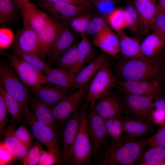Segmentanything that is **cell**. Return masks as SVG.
<instances>
[{
	"mask_svg": "<svg viewBox=\"0 0 165 165\" xmlns=\"http://www.w3.org/2000/svg\"><path fill=\"white\" fill-rule=\"evenodd\" d=\"M151 30L165 35V13L157 10L152 24Z\"/></svg>",
	"mask_w": 165,
	"mask_h": 165,
	"instance_id": "cell-45",
	"label": "cell"
},
{
	"mask_svg": "<svg viewBox=\"0 0 165 165\" xmlns=\"http://www.w3.org/2000/svg\"><path fill=\"white\" fill-rule=\"evenodd\" d=\"M119 42V49L122 59L129 60L144 57L139 41L128 36L122 30L116 32Z\"/></svg>",
	"mask_w": 165,
	"mask_h": 165,
	"instance_id": "cell-24",
	"label": "cell"
},
{
	"mask_svg": "<svg viewBox=\"0 0 165 165\" xmlns=\"http://www.w3.org/2000/svg\"><path fill=\"white\" fill-rule=\"evenodd\" d=\"M35 138L44 145L48 150L54 153L61 161L62 152L58 143V134L50 127L36 120L30 126Z\"/></svg>",
	"mask_w": 165,
	"mask_h": 165,
	"instance_id": "cell-13",
	"label": "cell"
},
{
	"mask_svg": "<svg viewBox=\"0 0 165 165\" xmlns=\"http://www.w3.org/2000/svg\"><path fill=\"white\" fill-rule=\"evenodd\" d=\"M81 111L77 108L70 119L66 122L62 134L63 148L61 162L72 163V147L79 128Z\"/></svg>",
	"mask_w": 165,
	"mask_h": 165,
	"instance_id": "cell-11",
	"label": "cell"
},
{
	"mask_svg": "<svg viewBox=\"0 0 165 165\" xmlns=\"http://www.w3.org/2000/svg\"><path fill=\"white\" fill-rule=\"evenodd\" d=\"M65 88L44 85L31 88V91L41 101L50 106H54L68 95Z\"/></svg>",
	"mask_w": 165,
	"mask_h": 165,
	"instance_id": "cell-20",
	"label": "cell"
},
{
	"mask_svg": "<svg viewBox=\"0 0 165 165\" xmlns=\"http://www.w3.org/2000/svg\"><path fill=\"white\" fill-rule=\"evenodd\" d=\"M98 100L94 107L97 113L104 119L120 116L127 112L123 102L117 96L110 93Z\"/></svg>",
	"mask_w": 165,
	"mask_h": 165,
	"instance_id": "cell-16",
	"label": "cell"
},
{
	"mask_svg": "<svg viewBox=\"0 0 165 165\" xmlns=\"http://www.w3.org/2000/svg\"><path fill=\"white\" fill-rule=\"evenodd\" d=\"M124 132L126 136L136 138L152 132L153 129L149 123L141 119L122 118Z\"/></svg>",
	"mask_w": 165,
	"mask_h": 165,
	"instance_id": "cell-27",
	"label": "cell"
},
{
	"mask_svg": "<svg viewBox=\"0 0 165 165\" xmlns=\"http://www.w3.org/2000/svg\"><path fill=\"white\" fill-rule=\"evenodd\" d=\"M155 98L124 94L123 102L127 111L151 123Z\"/></svg>",
	"mask_w": 165,
	"mask_h": 165,
	"instance_id": "cell-10",
	"label": "cell"
},
{
	"mask_svg": "<svg viewBox=\"0 0 165 165\" xmlns=\"http://www.w3.org/2000/svg\"><path fill=\"white\" fill-rule=\"evenodd\" d=\"M118 82L108 60L102 65L91 80L85 97L86 103L94 106L97 100L109 94Z\"/></svg>",
	"mask_w": 165,
	"mask_h": 165,
	"instance_id": "cell-4",
	"label": "cell"
},
{
	"mask_svg": "<svg viewBox=\"0 0 165 165\" xmlns=\"http://www.w3.org/2000/svg\"><path fill=\"white\" fill-rule=\"evenodd\" d=\"M156 9L165 13V0H158L156 4Z\"/></svg>",
	"mask_w": 165,
	"mask_h": 165,
	"instance_id": "cell-51",
	"label": "cell"
},
{
	"mask_svg": "<svg viewBox=\"0 0 165 165\" xmlns=\"http://www.w3.org/2000/svg\"><path fill=\"white\" fill-rule=\"evenodd\" d=\"M42 144L38 140L28 150L22 162L24 165H35L38 163L40 156L43 151Z\"/></svg>",
	"mask_w": 165,
	"mask_h": 165,
	"instance_id": "cell-37",
	"label": "cell"
},
{
	"mask_svg": "<svg viewBox=\"0 0 165 165\" xmlns=\"http://www.w3.org/2000/svg\"><path fill=\"white\" fill-rule=\"evenodd\" d=\"M78 59V44L73 45L58 58V67L64 68L69 72L75 65Z\"/></svg>",
	"mask_w": 165,
	"mask_h": 165,
	"instance_id": "cell-32",
	"label": "cell"
},
{
	"mask_svg": "<svg viewBox=\"0 0 165 165\" xmlns=\"http://www.w3.org/2000/svg\"><path fill=\"white\" fill-rule=\"evenodd\" d=\"M41 6L63 24L68 25L75 16L86 12L87 8L62 2H41Z\"/></svg>",
	"mask_w": 165,
	"mask_h": 165,
	"instance_id": "cell-14",
	"label": "cell"
},
{
	"mask_svg": "<svg viewBox=\"0 0 165 165\" xmlns=\"http://www.w3.org/2000/svg\"><path fill=\"white\" fill-rule=\"evenodd\" d=\"M16 122L11 123L3 132L2 143L8 150L14 156L23 161L28 149L15 135Z\"/></svg>",
	"mask_w": 165,
	"mask_h": 165,
	"instance_id": "cell-21",
	"label": "cell"
},
{
	"mask_svg": "<svg viewBox=\"0 0 165 165\" xmlns=\"http://www.w3.org/2000/svg\"><path fill=\"white\" fill-rule=\"evenodd\" d=\"M39 42L37 33L24 27L18 33L15 42L16 52L32 53L38 55Z\"/></svg>",
	"mask_w": 165,
	"mask_h": 165,
	"instance_id": "cell-19",
	"label": "cell"
},
{
	"mask_svg": "<svg viewBox=\"0 0 165 165\" xmlns=\"http://www.w3.org/2000/svg\"><path fill=\"white\" fill-rule=\"evenodd\" d=\"M140 159V165H158L165 162V147H152L143 154Z\"/></svg>",
	"mask_w": 165,
	"mask_h": 165,
	"instance_id": "cell-30",
	"label": "cell"
},
{
	"mask_svg": "<svg viewBox=\"0 0 165 165\" xmlns=\"http://www.w3.org/2000/svg\"><path fill=\"white\" fill-rule=\"evenodd\" d=\"M15 158L8 150L3 143L0 145V164L6 165Z\"/></svg>",
	"mask_w": 165,
	"mask_h": 165,
	"instance_id": "cell-49",
	"label": "cell"
},
{
	"mask_svg": "<svg viewBox=\"0 0 165 165\" xmlns=\"http://www.w3.org/2000/svg\"><path fill=\"white\" fill-rule=\"evenodd\" d=\"M16 6L20 10L23 6L27 3L29 2V0H13Z\"/></svg>",
	"mask_w": 165,
	"mask_h": 165,
	"instance_id": "cell-52",
	"label": "cell"
},
{
	"mask_svg": "<svg viewBox=\"0 0 165 165\" xmlns=\"http://www.w3.org/2000/svg\"><path fill=\"white\" fill-rule=\"evenodd\" d=\"M94 2L96 1H117L118 0H94Z\"/></svg>",
	"mask_w": 165,
	"mask_h": 165,
	"instance_id": "cell-53",
	"label": "cell"
},
{
	"mask_svg": "<svg viewBox=\"0 0 165 165\" xmlns=\"http://www.w3.org/2000/svg\"><path fill=\"white\" fill-rule=\"evenodd\" d=\"M20 11L24 27L31 28L37 32L51 18L47 14L29 2L26 3Z\"/></svg>",
	"mask_w": 165,
	"mask_h": 165,
	"instance_id": "cell-17",
	"label": "cell"
},
{
	"mask_svg": "<svg viewBox=\"0 0 165 165\" xmlns=\"http://www.w3.org/2000/svg\"><path fill=\"white\" fill-rule=\"evenodd\" d=\"M9 113L4 99L0 94V134L1 136L4 131L5 125L9 122L7 117Z\"/></svg>",
	"mask_w": 165,
	"mask_h": 165,
	"instance_id": "cell-47",
	"label": "cell"
},
{
	"mask_svg": "<svg viewBox=\"0 0 165 165\" xmlns=\"http://www.w3.org/2000/svg\"><path fill=\"white\" fill-rule=\"evenodd\" d=\"M14 34L10 29L2 28L0 29V47L5 49L9 47L13 43Z\"/></svg>",
	"mask_w": 165,
	"mask_h": 165,
	"instance_id": "cell-44",
	"label": "cell"
},
{
	"mask_svg": "<svg viewBox=\"0 0 165 165\" xmlns=\"http://www.w3.org/2000/svg\"><path fill=\"white\" fill-rule=\"evenodd\" d=\"M85 91V88L79 89L76 92L67 95L56 105L50 106L59 129L77 108Z\"/></svg>",
	"mask_w": 165,
	"mask_h": 165,
	"instance_id": "cell-9",
	"label": "cell"
},
{
	"mask_svg": "<svg viewBox=\"0 0 165 165\" xmlns=\"http://www.w3.org/2000/svg\"><path fill=\"white\" fill-rule=\"evenodd\" d=\"M163 60L160 56L122 59L116 64V71L121 80H160L165 73Z\"/></svg>",
	"mask_w": 165,
	"mask_h": 165,
	"instance_id": "cell-2",
	"label": "cell"
},
{
	"mask_svg": "<svg viewBox=\"0 0 165 165\" xmlns=\"http://www.w3.org/2000/svg\"><path fill=\"white\" fill-rule=\"evenodd\" d=\"M75 41L74 35L68 26L63 24L62 30L49 52L50 61L53 62L73 45Z\"/></svg>",
	"mask_w": 165,
	"mask_h": 165,
	"instance_id": "cell-22",
	"label": "cell"
},
{
	"mask_svg": "<svg viewBox=\"0 0 165 165\" xmlns=\"http://www.w3.org/2000/svg\"><path fill=\"white\" fill-rule=\"evenodd\" d=\"M124 10L126 27L132 33L137 34L139 32L138 18L134 5L127 6Z\"/></svg>",
	"mask_w": 165,
	"mask_h": 165,
	"instance_id": "cell-35",
	"label": "cell"
},
{
	"mask_svg": "<svg viewBox=\"0 0 165 165\" xmlns=\"http://www.w3.org/2000/svg\"><path fill=\"white\" fill-rule=\"evenodd\" d=\"M16 5L13 0H0V23L5 25L12 20Z\"/></svg>",
	"mask_w": 165,
	"mask_h": 165,
	"instance_id": "cell-36",
	"label": "cell"
},
{
	"mask_svg": "<svg viewBox=\"0 0 165 165\" xmlns=\"http://www.w3.org/2000/svg\"><path fill=\"white\" fill-rule=\"evenodd\" d=\"M30 105L36 120L49 127L58 134L59 128L50 106L42 103L35 96L32 97Z\"/></svg>",
	"mask_w": 165,
	"mask_h": 165,
	"instance_id": "cell-25",
	"label": "cell"
},
{
	"mask_svg": "<svg viewBox=\"0 0 165 165\" xmlns=\"http://www.w3.org/2000/svg\"><path fill=\"white\" fill-rule=\"evenodd\" d=\"M63 27V24L56 19L50 18L37 34L39 47L38 55L44 60L48 55L54 43Z\"/></svg>",
	"mask_w": 165,
	"mask_h": 165,
	"instance_id": "cell-12",
	"label": "cell"
},
{
	"mask_svg": "<svg viewBox=\"0 0 165 165\" xmlns=\"http://www.w3.org/2000/svg\"><path fill=\"white\" fill-rule=\"evenodd\" d=\"M163 51V54H164L163 55V56H164V57H163V59H165V47Z\"/></svg>",
	"mask_w": 165,
	"mask_h": 165,
	"instance_id": "cell-54",
	"label": "cell"
},
{
	"mask_svg": "<svg viewBox=\"0 0 165 165\" xmlns=\"http://www.w3.org/2000/svg\"><path fill=\"white\" fill-rule=\"evenodd\" d=\"M164 77L165 78V75H164Z\"/></svg>",
	"mask_w": 165,
	"mask_h": 165,
	"instance_id": "cell-55",
	"label": "cell"
},
{
	"mask_svg": "<svg viewBox=\"0 0 165 165\" xmlns=\"http://www.w3.org/2000/svg\"><path fill=\"white\" fill-rule=\"evenodd\" d=\"M148 145L151 147H165V123L161 126L157 132L147 140Z\"/></svg>",
	"mask_w": 165,
	"mask_h": 165,
	"instance_id": "cell-43",
	"label": "cell"
},
{
	"mask_svg": "<svg viewBox=\"0 0 165 165\" xmlns=\"http://www.w3.org/2000/svg\"><path fill=\"white\" fill-rule=\"evenodd\" d=\"M141 46L144 57H154L159 56L165 47V35L153 31L144 39Z\"/></svg>",
	"mask_w": 165,
	"mask_h": 165,
	"instance_id": "cell-26",
	"label": "cell"
},
{
	"mask_svg": "<svg viewBox=\"0 0 165 165\" xmlns=\"http://www.w3.org/2000/svg\"><path fill=\"white\" fill-rule=\"evenodd\" d=\"M87 120L93 154L97 155L108 135L104 119L97 113L94 106H91L87 116Z\"/></svg>",
	"mask_w": 165,
	"mask_h": 165,
	"instance_id": "cell-7",
	"label": "cell"
},
{
	"mask_svg": "<svg viewBox=\"0 0 165 165\" xmlns=\"http://www.w3.org/2000/svg\"><path fill=\"white\" fill-rule=\"evenodd\" d=\"M46 76L49 83L57 86L68 90L75 87L74 78L69 71L64 68L59 67L51 68Z\"/></svg>",
	"mask_w": 165,
	"mask_h": 165,
	"instance_id": "cell-29",
	"label": "cell"
},
{
	"mask_svg": "<svg viewBox=\"0 0 165 165\" xmlns=\"http://www.w3.org/2000/svg\"><path fill=\"white\" fill-rule=\"evenodd\" d=\"M25 124H22L16 130L15 133L16 137L28 150L33 144L35 137L28 129Z\"/></svg>",
	"mask_w": 165,
	"mask_h": 165,
	"instance_id": "cell-40",
	"label": "cell"
},
{
	"mask_svg": "<svg viewBox=\"0 0 165 165\" xmlns=\"http://www.w3.org/2000/svg\"><path fill=\"white\" fill-rule=\"evenodd\" d=\"M105 55L97 56L82 68L74 78L75 87L78 89L85 88V86L92 77L95 75L102 65L108 61Z\"/></svg>",
	"mask_w": 165,
	"mask_h": 165,
	"instance_id": "cell-23",
	"label": "cell"
},
{
	"mask_svg": "<svg viewBox=\"0 0 165 165\" xmlns=\"http://www.w3.org/2000/svg\"><path fill=\"white\" fill-rule=\"evenodd\" d=\"M133 0L138 16L139 31L143 35H147L151 30L156 13V0Z\"/></svg>",
	"mask_w": 165,
	"mask_h": 165,
	"instance_id": "cell-15",
	"label": "cell"
},
{
	"mask_svg": "<svg viewBox=\"0 0 165 165\" xmlns=\"http://www.w3.org/2000/svg\"><path fill=\"white\" fill-rule=\"evenodd\" d=\"M4 55L9 59L16 73L27 86L34 88L49 84L46 75L22 59L16 53Z\"/></svg>",
	"mask_w": 165,
	"mask_h": 165,
	"instance_id": "cell-6",
	"label": "cell"
},
{
	"mask_svg": "<svg viewBox=\"0 0 165 165\" xmlns=\"http://www.w3.org/2000/svg\"><path fill=\"white\" fill-rule=\"evenodd\" d=\"M152 121L158 123L165 121V99L160 98L154 101L152 113Z\"/></svg>",
	"mask_w": 165,
	"mask_h": 165,
	"instance_id": "cell-41",
	"label": "cell"
},
{
	"mask_svg": "<svg viewBox=\"0 0 165 165\" xmlns=\"http://www.w3.org/2000/svg\"><path fill=\"white\" fill-rule=\"evenodd\" d=\"M147 139L137 140L126 136L112 140L98 156L97 162L103 165H132L140 159Z\"/></svg>",
	"mask_w": 165,
	"mask_h": 165,
	"instance_id": "cell-1",
	"label": "cell"
},
{
	"mask_svg": "<svg viewBox=\"0 0 165 165\" xmlns=\"http://www.w3.org/2000/svg\"><path fill=\"white\" fill-rule=\"evenodd\" d=\"M160 80H121L117 85L124 94L156 98L162 90Z\"/></svg>",
	"mask_w": 165,
	"mask_h": 165,
	"instance_id": "cell-8",
	"label": "cell"
},
{
	"mask_svg": "<svg viewBox=\"0 0 165 165\" xmlns=\"http://www.w3.org/2000/svg\"><path fill=\"white\" fill-rule=\"evenodd\" d=\"M93 43L101 50L113 57H116L120 53L118 36L108 26L94 35Z\"/></svg>",
	"mask_w": 165,
	"mask_h": 165,
	"instance_id": "cell-18",
	"label": "cell"
},
{
	"mask_svg": "<svg viewBox=\"0 0 165 165\" xmlns=\"http://www.w3.org/2000/svg\"><path fill=\"white\" fill-rule=\"evenodd\" d=\"M92 16L86 12L79 14L72 18L68 25L74 31L81 34L85 33L86 27Z\"/></svg>",
	"mask_w": 165,
	"mask_h": 165,
	"instance_id": "cell-39",
	"label": "cell"
},
{
	"mask_svg": "<svg viewBox=\"0 0 165 165\" xmlns=\"http://www.w3.org/2000/svg\"><path fill=\"white\" fill-rule=\"evenodd\" d=\"M41 2H62L72 4L78 6L88 8L93 3L94 0H37Z\"/></svg>",
	"mask_w": 165,
	"mask_h": 165,
	"instance_id": "cell-48",
	"label": "cell"
},
{
	"mask_svg": "<svg viewBox=\"0 0 165 165\" xmlns=\"http://www.w3.org/2000/svg\"><path fill=\"white\" fill-rule=\"evenodd\" d=\"M107 26L102 17L97 16L92 18L89 21L85 33L86 35H95Z\"/></svg>",
	"mask_w": 165,
	"mask_h": 165,
	"instance_id": "cell-42",
	"label": "cell"
},
{
	"mask_svg": "<svg viewBox=\"0 0 165 165\" xmlns=\"http://www.w3.org/2000/svg\"><path fill=\"white\" fill-rule=\"evenodd\" d=\"M87 104L86 102L81 111L78 130L72 147L71 164L73 165L90 164L93 154L87 126Z\"/></svg>",
	"mask_w": 165,
	"mask_h": 165,
	"instance_id": "cell-5",
	"label": "cell"
},
{
	"mask_svg": "<svg viewBox=\"0 0 165 165\" xmlns=\"http://www.w3.org/2000/svg\"><path fill=\"white\" fill-rule=\"evenodd\" d=\"M108 135L112 139L119 138L123 136L124 132L122 118L118 116L108 119H104Z\"/></svg>",
	"mask_w": 165,
	"mask_h": 165,
	"instance_id": "cell-34",
	"label": "cell"
},
{
	"mask_svg": "<svg viewBox=\"0 0 165 165\" xmlns=\"http://www.w3.org/2000/svg\"><path fill=\"white\" fill-rule=\"evenodd\" d=\"M0 94L2 96L9 113L11 116V123H14L16 121L19 123L21 121L25 123L19 103L0 86Z\"/></svg>",
	"mask_w": 165,
	"mask_h": 165,
	"instance_id": "cell-31",
	"label": "cell"
},
{
	"mask_svg": "<svg viewBox=\"0 0 165 165\" xmlns=\"http://www.w3.org/2000/svg\"><path fill=\"white\" fill-rule=\"evenodd\" d=\"M98 2L97 9L101 14L106 15L107 16L111 13L114 9L108 4H105V1H96Z\"/></svg>",
	"mask_w": 165,
	"mask_h": 165,
	"instance_id": "cell-50",
	"label": "cell"
},
{
	"mask_svg": "<svg viewBox=\"0 0 165 165\" xmlns=\"http://www.w3.org/2000/svg\"><path fill=\"white\" fill-rule=\"evenodd\" d=\"M16 53L22 59L45 75L51 69L49 65L42 60L36 54L19 52H16Z\"/></svg>",
	"mask_w": 165,
	"mask_h": 165,
	"instance_id": "cell-33",
	"label": "cell"
},
{
	"mask_svg": "<svg viewBox=\"0 0 165 165\" xmlns=\"http://www.w3.org/2000/svg\"><path fill=\"white\" fill-rule=\"evenodd\" d=\"M0 86L19 103L25 123L31 125L36 119L28 105V87L20 81L9 66L5 64L0 66Z\"/></svg>",
	"mask_w": 165,
	"mask_h": 165,
	"instance_id": "cell-3",
	"label": "cell"
},
{
	"mask_svg": "<svg viewBox=\"0 0 165 165\" xmlns=\"http://www.w3.org/2000/svg\"><path fill=\"white\" fill-rule=\"evenodd\" d=\"M57 162H61V160L54 153L48 150H44L40 156L38 164L52 165Z\"/></svg>",
	"mask_w": 165,
	"mask_h": 165,
	"instance_id": "cell-46",
	"label": "cell"
},
{
	"mask_svg": "<svg viewBox=\"0 0 165 165\" xmlns=\"http://www.w3.org/2000/svg\"><path fill=\"white\" fill-rule=\"evenodd\" d=\"M107 17L110 25L116 32L122 30L126 27L124 9H114Z\"/></svg>",
	"mask_w": 165,
	"mask_h": 165,
	"instance_id": "cell-38",
	"label": "cell"
},
{
	"mask_svg": "<svg viewBox=\"0 0 165 165\" xmlns=\"http://www.w3.org/2000/svg\"><path fill=\"white\" fill-rule=\"evenodd\" d=\"M81 34V39L78 44V60L74 68L69 72L74 78L85 65L90 62L93 56L91 45L86 34L83 33Z\"/></svg>",
	"mask_w": 165,
	"mask_h": 165,
	"instance_id": "cell-28",
	"label": "cell"
}]
</instances>
